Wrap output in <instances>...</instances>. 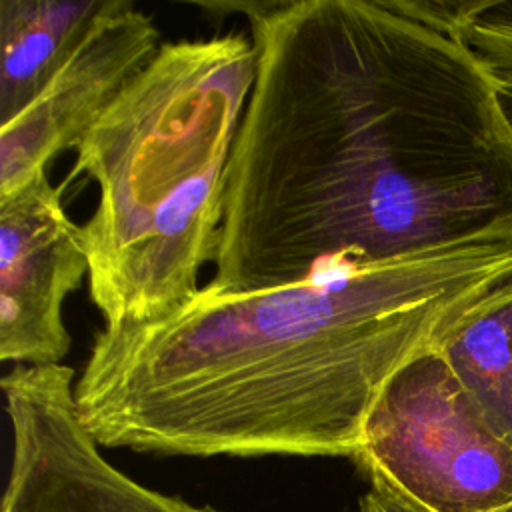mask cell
I'll list each match as a JSON object with an SVG mask.
<instances>
[{
  "instance_id": "cell-1",
  "label": "cell",
  "mask_w": 512,
  "mask_h": 512,
  "mask_svg": "<svg viewBox=\"0 0 512 512\" xmlns=\"http://www.w3.org/2000/svg\"><path fill=\"white\" fill-rule=\"evenodd\" d=\"M244 14L216 290L294 284L512 228V124L470 48L390 0L200 2Z\"/></svg>"
},
{
  "instance_id": "cell-11",
  "label": "cell",
  "mask_w": 512,
  "mask_h": 512,
  "mask_svg": "<svg viewBox=\"0 0 512 512\" xmlns=\"http://www.w3.org/2000/svg\"><path fill=\"white\" fill-rule=\"evenodd\" d=\"M390 4L412 20L460 40L486 0H390Z\"/></svg>"
},
{
  "instance_id": "cell-7",
  "label": "cell",
  "mask_w": 512,
  "mask_h": 512,
  "mask_svg": "<svg viewBox=\"0 0 512 512\" xmlns=\"http://www.w3.org/2000/svg\"><path fill=\"white\" fill-rule=\"evenodd\" d=\"M160 32L128 0H108L68 60L36 98L0 124V198L62 150L76 148L126 84L158 52Z\"/></svg>"
},
{
  "instance_id": "cell-3",
  "label": "cell",
  "mask_w": 512,
  "mask_h": 512,
  "mask_svg": "<svg viewBox=\"0 0 512 512\" xmlns=\"http://www.w3.org/2000/svg\"><path fill=\"white\" fill-rule=\"evenodd\" d=\"M254 78L244 34L160 44L74 148L72 174L98 184L82 232L104 328L162 320L200 290Z\"/></svg>"
},
{
  "instance_id": "cell-4",
  "label": "cell",
  "mask_w": 512,
  "mask_h": 512,
  "mask_svg": "<svg viewBox=\"0 0 512 512\" xmlns=\"http://www.w3.org/2000/svg\"><path fill=\"white\" fill-rule=\"evenodd\" d=\"M356 464L430 512H492L512 500V446L484 422L436 346L378 394Z\"/></svg>"
},
{
  "instance_id": "cell-13",
  "label": "cell",
  "mask_w": 512,
  "mask_h": 512,
  "mask_svg": "<svg viewBox=\"0 0 512 512\" xmlns=\"http://www.w3.org/2000/svg\"><path fill=\"white\" fill-rule=\"evenodd\" d=\"M492 512H512V500H510L508 504H504V506H500V508L492 510Z\"/></svg>"
},
{
  "instance_id": "cell-6",
  "label": "cell",
  "mask_w": 512,
  "mask_h": 512,
  "mask_svg": "<svg viewBox=\"0 0 512 512\" xmlns=\"http://www.w3.org/2000/svg\"><path fill=\"white\" fill-rule=\"evenodd\" d=\"M90 272L82 226L46 170L0 198V358L60 364L70 350L64 302Z\"/></svg>"
},
{
  "instance_id": "cell-10",
  "label": "cell",
  "mask_w": 512,
  "mask_h": 512,
  "mask_svg": "<svg viewBox=\"0 0 512 512\" xmlns=\"http://www.w3.org/2000/svg\"><path fill=\"white\" fill-rule=\"evenodd\" d=\"M460 40L492 78L512 124V0H486Z\"/></svg>"
},
{
  "instance_id": "cell-2",
  "label": "cell",
  "mask_w": 512,
  "mask_h": 512,
  "mask_svg": "<svg viewBox=\"0 0 512 512\" xmlns=\"http://www.w3.org/2000/svg\"><path fill=\"white\" fill-rule=\"evenodd\" d=\"M512 278V228L294 284L202 286L102 328L74 386L100 446L166 456H346L388 380Z\"/></svg>"
},
{
  "instance_id": "cell-9",
  "label": "cell",
  "mask_w": 512,
  "mask_h": 512,
  "mask_svg": "<svg viewBox=\"0 0 512 512\" xmlns=\"http://www.w3.org/2000/svg\"><path fill=\"white\" fill-rule=\"evenodd\" d=\"M436 350L490 430L512 446V278L478 300Z\"/></svg>"
},
{
  "instance_id": "cell-5",
  "label": "cell",
  "mask_w": 512,
  "mask_h": 512,
  "mask_svg": "<svg viewBox=\"0 0 512 512\" xmlns=\"http://www.w3.org/2000/svg\"><path fill=\"white\" fill-rule=\"evenodd\" d=\"M0 386L12 428L2 512H224L152 490L112 466L78 414L72 368L18 364Z\"/></svg>"
},
{
  "instance_id": "cell-12",
  "label": "cell",
  "mask_w": 512,
  "mask_h": 512,
  "mask_svg": "<svg viewBox=\"0 0 512 512\" xmlns=\"http://www.w3.org/2000/svg\"><path fill=\"white\" fill-rule=\"evenodd\" d=\"M368 490L360 496L358 512H430L416 500L404 496L382 480H368Z\"/></svg>"
},
{
  "instance_id": "cell-8",
  "label": "cell",
  "mask_w": 512,
  "mask_h": 512,
  "mask_svg": "<svg viewBox=\"0 0 512 512\" xmlns=\"http://www.w3.org/2000/svg\"><path fill=\"white\" fill-rule=\"evenodd\" d=\"M108 0H0V124L68 60Z\"/></svg>"
}]
</instances>
